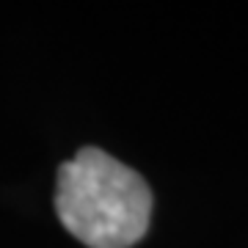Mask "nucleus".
Segmentation results:
<instances>
[{"instance_id": "f257e3e1", "label": "nucleus", "mask_w": 248, "mask_h": 248, "mask_svg": "<svg viewBox=\"0 0 248 248\" xmlns=\"http://www.w3.org/2000/svg\"><path fill=\"white\" fill-rule=\"evenodd\" d=\"M55 213L83 246L130 248L149 229L152 190L138 171L86 146L58 169Z\"/></svg>"}]
</instances>
